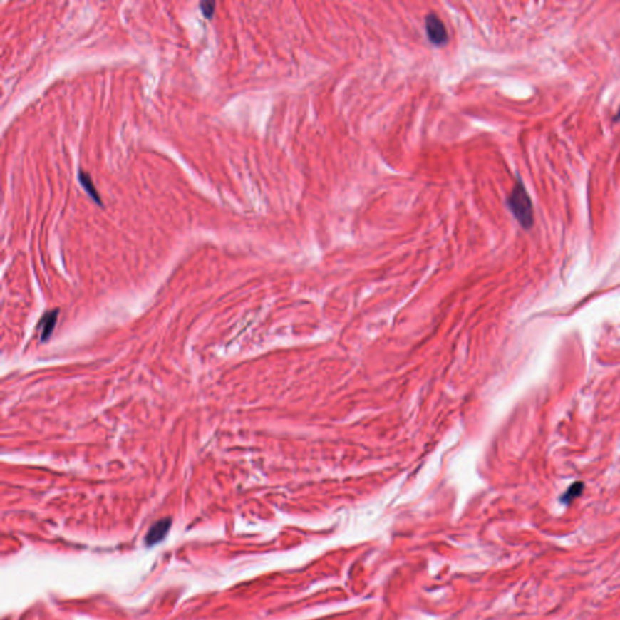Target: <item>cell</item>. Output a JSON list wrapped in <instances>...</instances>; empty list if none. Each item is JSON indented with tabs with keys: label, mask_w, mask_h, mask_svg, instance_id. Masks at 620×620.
<instances>
[{
	"label": "cell",
	"mask_w": 620,
	"mask_h": 620,
	"mask_svg": "<svg viewBox=\"0 0 620 620\" xmlns=\"http://www.w3.org/2000/svg\"><path fill=\"white\" fill-rule=\"evenodd\" d=\"M583 487H584L583 483H574V485H572L571 487L568 488V491L564 493V495L561 498V500L566 504L571 503V502H573V500H576V498H578V497L582 495Z\"/></svg>",
	"instance_id": "6"
},
{
	"label": "cell",
	"mask_w": 620,
	"mask_h": 620,
	"mask_svg": "<svg viewBox=\"0 0 620 620\" xmlns=\"http://www.w3.org/2000/svg\"><path fill=\"white\" fill-rule=\"evenodd\" d=\"M425 29H427L428 38L433 44L438 45V46L448 44V29L445 27L441 19L434 12H430L425 17Z\"/></svg>",
	"instance_id": "2"
},
{
	"label": "cell",
	"mask_w": 620,
	"mask_h": 620,
	"mask_svg": "<svg viewBox=\"0 0 620 620\" xmlns=\"http://www.w3.org/2000/svg\"><path fill=\"white\" fill-rule=\"evenodd\" d=\"M200 8H202V14H204L207 19H210V17L212 16L215 14L216 3H214V1H202V3H200Z\"/></svg>",
	"instance_id": "7"
},
{
	"label": "cell",
	"mask_w": 620,
	"mask_h": 620,
	"mask_svg": "<svg viewBox=\"0 0 620 620\" xmlns=\"http://www.w3.org/2000/svg\"><path fill=\"white\" fill-rule=\"evenodd\" d=\"M79 181H81L83 188L88 192L90 197H93V200H95L98 205H102L101 197H100V193H98V190H96V187L93 185V178H91L89 173L85 172V171L81 170V171H79Z\"/></svg>",
	"instance_id": "5"
},
{
	"label": "cell",
	"mask_w": 620,
	"mask_h": 620,
	"mask_svg": "<svg viewBox=\"0 0 620 620\" xmlns=\"http://www.w3.org/2000/svg\"><path fill=\"white\" fill-rule=\"evenodd\" d=\"M170 527H171V520L162 519L157 521V524H154L148 532V534L145 537V542L148 545L157 544L166 536Z\"/></svg>",
	"instance_id": "3"
},
{
	"label": "cell",
	"mask_w": 620,
	"mask_h": 620,
	"mask_svg": "<svg viewBox=\"0 0 620 620\" xmlns=\"http://www.w3.org/2000/svg\"><path fill=\"white\" fill-rule=\"evenodd\" d=\"M57 318H58V310H53L46 313L39 321L38 329L41 330V339L43 342L50 339L56 325Z\"/></svg>",
	"instance_id": "4"
},
{
	"label": "cell",
	"mask_w": 620,
	"mask_h": 620,
	"mask_svg": "<svg viewBox=\"0 0 620 620\" xmlns=\"http://www.w3.org/2000/svg\"><path fill=\"white\" fill-rule=\"evenodd\" d=\"M507 205L521 226L524 228H531L533 224V206H532L531 197L521 182L516 183L514 190L507 197Z\"/></svg>",
	"instance_id": "1"
}]
</instances>
